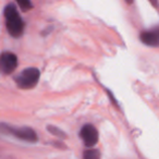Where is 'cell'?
I'll list each match as a JSON object with an SVG mask.
<instances>
[{
  "label": "cell",
  "instance_id": "cell-6",
  "mask_svg": "<svg viewBox=\"0 0 159 159\" xmlns=\"http://www.w3.org/2000/svg\"><path fill=\"white\" fill-rule=\"evenodd\" d=\"M142 43L150 47H159V26L154 27L149 31H144L139 35Z\"/></svg>",
  "mask_w": 159,
  "mask_h": 159
},
{
  "label": "cell",
  "instance_id": "cell-9",
  "mask_svg": "<svg viewBox=\"0 0 159 159\" xmlns=\"http://www.w3.org/2000/svg\"><path fill=\"white\" fill-rule=\"evenodd\" d=\"M48 131L51 133V134H53V135H56V136H58V137H62V139H64L66 137V134H64V132L63 131H61L60 129H58V128H56V126H48Z\"/></svg>",
  "mask_w": 159,
  "mask_h": 159
},
{
  "label": "cell",
  "instance_id": "cell-7",
  "mask_svg": "<svg viewBox=\"0 0 159 159\" xmlns=\"http://www.w3.org/2000/svg\"><path fill=\"white\" fill-rule=\"evenodd\" d=\"M16 1L22 11H29V10L33 9V3L31 0H16Z\"/></svg>",
  "mask_w": 159,
  "mask_h": 159
},
{
  "label": "cell",
  "instance_id": "cell-3",
  "mask_svg": "<svg viewBox=\"0 0 159 159\" xmlns=\"http://www.w3.org/2000/svg\"><path fill=\"white\" fill-rule=\"evenodd\" d=\"M2 128L7 129L9 134L13 135V136L18 137V139H22V141L35 143L38 139L36 132L34 130H32L31 128H25V126L24 128H14V126L6 125V124H2Z\"/></svg>",
  "mask_w": 159,
  "mask_h": 159
},
{
  "label": "cell",
  "instance_id": "cell-1",
  "mask_svg": "<svg viewBox=\"0 0 159 159\" xmlns=\"http://www.w3.org/2000/svg\"><path fill=\"white\" fill-rule=\"evenodd\" d=\"M5 19H6V26H7V31L12 37L18 38L24 32V22H23L22 18L19 14L18 9L13 3H10L5 8Z\"/></svg>",
  "mask_w": 159,
  "mask_h": 159
},
{
  "label": "cell",
  "instance_id": "cell-11",
  "mask_svg": "<svg viewBox=\"0 0 159 159\" xmlns=\"http://www.w3.org/2000/svg\"><path fill=\"white\" fill-rule=\"evenodd\" d=\"M125 1H126V2H128V3H132L133 0H125Z\"/></svg>",
  "mask_w": 159,
  "mask_h": 159
},
{
  "label": "cell",
  "instance_id": "cell-2",
  "mask_svg": "<svg viewBox=\"0 0 159 159\" xmlns=\"http://www.w3.org/2000/svg\"><path fill=\"white\" fill-rule=\"evenodd\" d=\"M40 72L37 68H26L16 76V83L22 89H31L37 85Z\"/></svg>",
  "mask_w": 159,
  "mask_h": 159
},
{
  "label": "cell",
  "instance_id": "cell-4",
  "mask_svg": "<svg viewBox=\"0 0 159 159\" xmlns=\"http://www.w3.org/2000/svg\"><path fill=\"white\" fill-rule=\"evenodd\" d=\"M80 137L87 147H93L98 142V131L93 124H85L80 131Z\"/></svg>",
  "mask_w": 159,
  "mask_h": 159
},
{
  "label": "cell",
  "instance_id": "cell-10",
  "mask_svg": "<svg viewBox=\"0 0 159 159\" xmlns=\"http://www.w3.org/2000/svg\"><path fill=\"white\" fill-rule=\"evenodd\" d=\"M150 1V3H152V6H154L155 8H158V0H149Z\"/></svg>",
  "mask_w": 159,
  "mask_h": 159
},
{
  "label": "cell",
  "instance_id": "cell-8",
  "mask_svg": "<svg viewBox=\"0 0 159 159\" xmlns=\"http://www.w3.org/2000/svg\"><path fill=\"white\" fill-rule=\"evenodd\" d=\"M83 157L85 159H98L100 157V152L95 149L85 150L84 154H83Z\"/></svg>",
  "mask_w": 159,
  "mask_h": 159
},
{
  "label": "cell",
  "instance_id": "cell-5",
  "mask_svg": "<svg viewBox=\"0 0 159 159\" xmlns=\"http://www.w3.org/2000/svg\"><path fill=\"white\" fill-rule=\"evenodd\" d=\"M18 66V58L13 52H3L0 59V68L3 74H10Z\"/></svg>",
  "mask_w": 159,
  "mask_h": 159
}]
</instances>
